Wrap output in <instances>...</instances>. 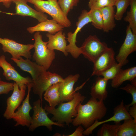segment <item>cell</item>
I'll return each instance as SVG.
<instances>
[{
	"label": "cell",
	"mask_w": 136,
	"mask_h": 136,
	"mask_svg": "<svg viewBox=\"0 0 136 136\" xmlns=\"http://www.w3.org/2000/svg\"><path fill=\"white\" fill-rule=\"evenodd\" d=\"M107 112V108L104 101L99 100L91 97L83 105L79 104L77 114L72 122L75 126L82 125L87 128L97 120L103 118Z\"/></svg>",
	"instance_id": "1"
},
{
	"label": "cell",
	"mask_w": 136,
	"mask_h": 136,
	"mask_svg": "<svg viewBox=\"0 0 136 136\" xmlns=\"http://www.w3.org/2000/svg\"><path fill=\"white\" fill-rule=\"evenodd\" d=\"M86 97L79 92H76L73 99L67 102H61L56 108L46 105L44 109L48 114L53 115L51 120L57 123L69 126L72 123V118L75 117L77 114L78 106L82 103Z\"/></svg>",
	"instance_id": "2"
},
{
	"label": "cell",
	"mask_w": 136,
	"mask_h": 136,
	"mask_svg": "<svg viewBox=\"0 0 136 136\" xmlns=\"http://www.w3.org/2000/svg\"><path fill=\"white\" fill-rule=\"evenodd\" d=\"M33 5L37 11L46 13L64 27H69L71 23L63 12L57 0H27Z\"/></svg>",
	"instance_id": "3"
},
{
	"label": "cell",
	"mask_w": 136,
	"mask_h": 136,
	"mask_svg": "<svg viewBox=\"0 0 136 136\" xmlns=\"http://www.w3.org/2000/svg\"><path fill=\"white\" fill-rule=\"evenodd\" d=\"M33 37L35 40L33 44L34 52L32 55V58L33 61L43 66L47 71L50 68L55 58L54 51L47 48L48 42L43 41L40 32H36Z\"/></svg>",
	"instance_id": "4"
},
{
	"label": "cell",
	"mask_w": 136,
	"mask_h": 136,
	"mask_svg": "<svg viewBox=\"0 0 136 136\" xmlns=\"http://www.w3.org/2000/svg\"><path fill=\"white\" fill-rule=\"evenodd\" d=\"M42 101L40 98L33 103L32 109L33 114L31 117V121L29 127V130L33 131L37 128L42 126L46 127L50 131L52 130V125H55L61 127H64V124L59 123L50 119L48 113L43 108L41 105Z\"/></svg>",
	"instance_id": "5"
},
{
	"label": "cell",
	"mask_w": 136,
	"mask_h": 136,
	"mask_svg": "<svg viewBox=\"0 0 136 136\" xmlns=\"http://www.w3.org/2000/svg\"><path fill=\"white\" fill-rule=\"evenodd\" d=\"M107 44L102 42L96 35H90L80 47L84 57L93 63L108 48Z\"/></svg>",
	"instance_id": "6"
},
{
	"label": "cell",
	"mask_w": 136,
	"mask_h": 136,
	"mask_svg": "<svg viewBox=\"0 0 136 136\" xmlns=\"http://www.w3.org/2000/svg\"><path fill=\"white\" fill-rule=\"evenodd\" d=\"M91 22L88 11L86 10H83L76 22L77 27L75 31L73 33L69 31L67 33V37L66 39L69 43L67 45L66 51L75 59L78 58L82 54L80 47H78L76 44L78 33L81 31V29L85 25Z\"/></svg>",
	"instance_id": "7"
},
{
	"label": "cell",
	"mask_w": 136,
	"mask_h": 136,
	"mask_svg": "<svg viewBox=\"0 0 136 136\" xmlns=\"http://www.w3.org/2000/svg\"><path fill=\"white\" fill-rule=\"evenodd\" d=\"M0 44L2 45L3 52L9 53L12 58L18 59L20 57L23 56L26 59L32 58L30 50L34 48L33 44H23L12 40L0 37Z\"/></svg>",
	"instance_id": "8"
},
{
	"label": "cell",
	"mask_w": 136,
	"mask_h": 136,
	"mask_svg": "<svg viewBox=\"0 0 136 136\" xmlns=\"http://www.w3.org/2000/svg\"><path fill=\"white\" fill-rule=\"evenodd\" d=\"M63 79L58 74L44 71L36 80H33L32 88L33 93L38 95L42 101L43 94L46 89L54 84L62 82Z\"/></svg>",
	"instance_id": "9"
},
{
	"label": "cell",
	"mask_w": 136,
	"mask_h": 136,
	"mask_svg": "<svg viewBox=\"0 0 136 136\" xmlns=\"http://www.w3.org/2000/svg\"><path fill=\"white\" fill-rule=\"evenodd\" d=\"M32 82L27 85L28 93L25 99L23 101L22 105L17 108V110L13 115L12 119L16 122L15 127L20 125L29 127L31 123V117L30 112L32 108L29 102L30 92L32 88Z\"/></svg>",
	"instance_id": "10"
},
{
	"label": "cell",
	"mask_w": 136,
	"mask_h": 136,
	"mask_svg": "<svg viewBox=\"0 0 136 136\" xmlns=\"http://www.w3.org/2000/svg\"><path fill=\"white\" fill-rule=\"evenodd\" d=\"M126 34L124 41L115 58L123 66L128 62L127 58L129 55L136 50V35L133 33L128 25L126 28Z\"/></svg>",
	"instance_id": "11"
},
{
	"label": "cell",
	"mask_w": 136,
	"mask_h": 136,
	"mask_svg": "<svg viewBox=\"0 0 136 136\" xmlns=\"http://www.w3.org/2000/svg\"><path fill=\"white\" fill-rule=\"evenodd\" d=\"M0 67L3 70V75L6 80L14 81L18 84L20 89L32 82V79L30 77H24L21 75L6 60L5 56L3 55L0 56Z\"/></svg>",
	"instance_id": "12"
},
{
	"label": "cell",
	"mask_w": 136,
	"mask_h": 136,
	"mask_svg": "<svg viewBox=\"0 0 136 136\" xmlns=\"http://www.w3.org/2000/svg\"><path fill=\"white\" fill-rule=\"evenodd\" d=\"M113 113V116L107 119L100 121H95L92 125L84 130V135H89L92 134L95 129L103 123L111 121H114L115 123H119L125 120L133 119L125 108L123 100L114 109Z\"/></svg>",
	"instance_id": "13"
},
{
	"label": "cell",
	"mask_w": 136,
	"mask_h": 136,
	"mask_svg": "<svg viewBox=\"0 0 136 136\" xmlns=\"http://www.w3.org/2000/svg\"><path fill=\"white\" fill-rule=\"evenodd\" d=\"M27 87L24 86L20 89L18 84L15 82L14 83L13 92L7 100V106L3 114L4 117L7 119H12L15 110L20 106L25 95Z\"/></svg>",
	"instance_id": "14"
},
{
	"label": "cell",
	"mask_w": 136,
	"mask_h": 136,
	"mask_svg": "<svg viewBox=\"0 0 136 136\" xmlns=\"http://www.w3.org/2000/svg\"><path fill=\"white\" fill-rule=\"evenodd\" d=\"M80 77L79 74L74 75H70L64 79L62 82H59V91L61 102H67L72 100L76 91L81 88L84 86L85 82L75 90L74 89V84L78 81Z\"/></svg>",
	"instance_id": "15"
},
{
	"label": "cell",
	"mask_w": 136,
	"mask_h": 136,
	"mask_svg": "<svg viewBox=\"0 0 136 136\" xmlns=\"http://www.w3.org/2000/svg\"><path fill=\"white\" fill-rule=\"evenodd\" d=\"M27 0H12L15 5V13H9L11 15L29 16L38 20L39 23L47 20L48 16L45 13L33 9L27 4Z\"/></svg>",
	"instance_id": "16"
},
{
	"label": "cell",
	"mask_w": 136,
	"mask_h": 136,
	"mask_svg": "<svg viewBox=\"0 0 136 136\" xmlns=\"http://www.w3.org/2000/svg\"><path fill=\"white\" fill-rule=\"evenodd\" d=\"M115 55L113 49L112 47H108L93 63L91 76H99L101 73L112 66L116 62Z\"/></svg>",
	"instance_id": "17"
},
{
	"label": "cell",
	"mask_w": 136,
	"mask_h": 136,
	"mask_svg": "<svg viewBox=\"0 0 136 136\" xmlns=\"http://www.w3.org/2000/svg\"><path fill=\"white\" fill-rule=\"evenodd\" d=\"M11 59L21 70L29 73L33 80H36L42 72L46 71L43 66L28 59H24L20 56L18 59L12 58Z\"/></svg>",
	"instance_id": "18"
},
{
	"label": "cell",
	"mask_w": 136,
	"mask_h": 136,
	"mask_svg": "<svg viewBox=\"0 0 136 136\" xmlns=\"http://www.w3.org/2000/svg\"><path fill=\"white\" fill-rule=\"evenodd\" d=\"M46 36L48 39L47 48L49 49L54 50H56L63 53L65 56H67L68 53L66 51L67 46L65 34L62 30L58 31L54 34L48 33Z\"/></svg>",
	"instance_id": "19"
},
{
	"label": "cell",
	"mask_w": 136,
	"mask_h": 136,
	"mask_svg": "<svg viewBox=\"0 0 136 136\" xmlns=\"http://www.w3.org/2000/svg\"><path fill=\"white\" fill-rule=\"evenodd\" d=\"M64 27L53 19L39 23L36 25L28 27L27 30L30 33L35 32L45 31L54 34L58 31L63 30Z\"/></svg>",
	"instance_id": "20"
},
{
	"label": "cell",
	"mask_w": 136,
	"mask_h": 136,
	"mask_svg": "<svg viewBox=\"0 0 136 136\" xmlns=\"http://www.w3.org/2000/svg\"><path fill=\"white\" fill-rule=\"evenodd\" d=\"M108 80L103 77L98 76L91 89L92 97L99 100H105L108 96L107 87Z\"/></svg>",
	"instance_id": "21"
},
{
	"label": "cell",
	"mask_w": 136,
	"mask_h": 136,
	"mask_svg": "<svg viewBox=\"0 0 136 136\" xmlns=\"http://www.w3.org/2000/svg\"><path fill=\"white\" fill-rule=\"evenodd\" d=\"M103 20L102 30L106 32L112 30L116 26L115 22V12L114 6L106 7L100 9Z\"/></svg>",
	"instance_id": "22"
},
{
	"label": "cell",
	"mask_w": 136,
	"mask_h": 136,
	"mask_svg": "<svg viewBox=\"0 0 136 136\" xmlns=\"http://www.w3.org/2000/svg\"><path fill=\"white\" fill-rule=\"evenodd\" d=\"M136 77V66H134L126 69H121L115 77L112 80V87L117 88L120 86L124 81H130Z\"/></svg>",
	"instance_id": "23"
},
{
	"label": "cell",
	"mask_w": 136,
	"mask_h": 136,
	"mask_svg": "<svg viewBox=\"0 0 136 136\" xmlns=\"http://www.w3.org/2000/svg\"><path fill=\"white\" fill-rule=\"evenodd\" d=\"M59 82L52 84L45 92L44 98L48 102L49 106L52 107H55L61 102L59 91Z\"/></svg>",
	"instance_id": "24"
},
{
	"label": "cell",
	"mask_w": 136,
	"mask_h": 136,
	"mask_svg": "<svg viewBox=\"0 0 136 136\" xmlns=\"http://www.w3.org/2000/svg\"><path fill=\"white\" fill-rule=\"evenodd\" d=\"M136 120L134 119L124 120L119 127L117 136H136Z\"/></svg>",
	"instance_id": "25"
},
{
	"label": "cell",
	"mask_w": 136,
	"mask_h": 136,
	"mask_svg": "<svg viewBox=\"0 0 136 136\" xmlns=\"http://www.w3.org/2000/svg\"><path fill=\"white\" fill-rule=\"evenodd\" d=\"M130 9L124 18V20L129 23L128 25L133 33L136 35V0H131Z\"/></svg>",
	"instance_id": "26"
},
{
	"label": "cell",
	"mask_w": 136,
	"mask_h": 136,
	"mask_svg": "<svg viewBox=\"0 0 136 136\" xmlns=\"http://www.w3.org/2000/svg\"><path fill=\"white\" fill-rule=\"evenodd\" d=\"M120 122L115 123L114 124H110L105 123L103 124L101 127L98 129L97 134V136H117Z\"/></svg>",
	"instance_id": "27"
},
{
	"label": "cell",
	"mask_w": 136,
	"mask_h": 136,
	"mask_svg": "<svg viewBox=\"0 0 136 136\" xmlns=\"http://www.w3.org/2000/svg\"><path fill=\"white\" fill-rule=\"evenodd\" d=\"M88 13L91 21L92 25L95 28L102 30L103 20L100 9H91L88 11Z\"/></svg>",
	"instance_id": "28"
},
{
	"label": "cell",
	"mask_w": 136,
	"mask_h": 136,
	"mask_svg": "<svg viewBox=\"0 0 136 136\" xmlns=\"http://www.w3.org/2000/svg\"><path fill=\"white\" fill-rule=\"evenodd\" d=\"M131 2V0H116L114 5L117 8L115 14V20L119 21L122 19Z\"/></svg>",
	"instance_id": "29"
},
{
	"label": "cell",
	"mask_w": 136,
	"mask_h": 136,
	"mask_svg": "<svg viewBox=\"0 0 136 136\" xmlns=\"http://www.w3.org/2000/svg\"><path fill=\"white\" fill-rule=\"evenodd\" d=\"M122 66L121 64L116 62L110 68L101 73L99 76H103L104 78L108 80H112L121 69Z\"/></svg>",
	"instance_id": "30"
},
{
	"label": "cell",
	"mask_w": 136,
	"mask_h": 136,
	"mask_svg": "<svg viewBox=\"0 0 136 136\" xmlns=\"http://www.w3.org/2000/svg\"><path fill=\"white\" fill-rule=\"evenodd\" d=\"M116 0H89L88 6L90 9H100L108 6H114Z\"/></svg>",
	"instance_id": "31"
},
{
	"label": "cell",
	"mask_w": 136,
	"mask_h": 136,
	"mask_svg": "<svg viewBox=\"0 0 136 136\" xmlns=\"http://www.w3.org/2000/svg\"><path fill=\"white\" fill-rule=\"evenodd\" d=\"M80 0H57L58 3L65 14L67 16L74 7L77 6Z\"/></svg>",
	"instance_id": "32"
},
{
	"label": "cell",
	"mask_w": 136,
	"mask_h": 136,
	"mask_svg": "<svg viewBox=\"0 0 136 136\" xmlns=\"http://www.w3.org/2000/svg\"><path fill=\"white\" fill-rule=\"evenodd\" d=\"M119 89L125 91L132 95V100L131 103L124 105L125 108L128 111L130 107L136 104V86L131 84H128L125 86L121 87Z\"/></svg>",
	"instance_id": "33"
},
{
	"label": "cell",
	"mask_w": 136,
	"mask_h": 136,
	"mask_svg": "<svg viewBox=\"0 0 136 136\" xmlns=\"http://www.w3.org/2000/svg\"><path fill=\"white\" fill-rule=\"evenodd\" d=\"M14 83L0 81V95L3 94H8L13 90Z\"/></svg>",
	"instance_id": "34"
},
{
	"label": "cell",
	"mask_w": 136,
	"mask_h": 136,
	"mask_svg": "<svg viewBox=\"0 0 136 136\" xmlns=\"http://www.w3.org/2000/svg\"><path fill=\"white\" fill-rule=\"evenodd\" d=\"M75 131L72 133L67 136H83V132L84 129L81 125H79Z\"/></svg>",
	"instance_id": "35"
},
{
	"label": "cell",
	"mask_w": 136,
	"mask_h": 136,
	"mask_svg": "<svg viewBox=\"0 0 136 136\" xmlns=\"http://www.w3.org/2000/svg\"><path fill=\"white\" fill-rule=\"evenodd\" d=\"M128 111L133 118L136 120V104L130 107Z\"/></svg>",
	"instance_id": "36"
},
{
	"label": "cell",
	"mask_w": 136,
	"mask_h": 136,
	"mask_svg": "<svg viewBox=\"0 0 136 136\" xmlns=\"http://www.w3.org/2000/svg\"><path fill=\"white\" fill-rule=\"evenodd\" d=\"M12 3V0H0V3H2L3 5L7 8H9Z\"/></svg>",
	"instance_id": "37"
},
{
	"label": "cell",
	"mask_w": 136,
	"mask_h": 136,
	"mask_svg": "<svg viewBox=\"0 0 136 136\" xmlns=\"http://www.w3.org/2000/svg\"><path fill=\"white\" fill-rule=\"evenodd\" d=\"M130 82L131 84L136 86V77L133 79Z\"/></svg>",
	"instance_id": "38"
},
{
	"label": "cell",
	"mask_w": 136,
	"mask_h": 136,
	"mask_svg": "<svg viewBox=\"0 0 136 136\" xmlns=\"http://www.w3.org/2000/svg\"><path fill=\"white\" fill-rule=\"evenodd\" d=\"M1 80V78L0 77V81Z\"/></svg>",
	"instance_id": "39"
},
{
	"label": "cell",
	"mask_w": 136,
	"mask_h": 136,
	"mask_svg": "<svg viewBox=\"0 0 136 136\" xmlns=\"http://www.w3.org/2000/svg\"></svg>",
	"instance_id": "40"
}]
</instances>
